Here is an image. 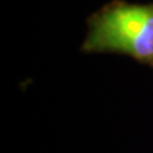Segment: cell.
I'll use <instances>...</instances> for the list:
<instances>
[{
    "mask_svg": "<svg viewBox=\"0 0 153 153\" xmlns=\"http://www.w3.org/2000/svg\"><path fill=\"white\" fill-rule=\"evenodd\" d=\"M151 65H152V66H153V59H152V64H151Z\"/></svg>",
    "mask_w": 153,
    "mask_h": 153,
    "instance_id": "7a4b0ae2",
    "label": "cell"
},
{
    "mask_svg": "<svg viewBox=\"0 0 153 153\" xmlns=\"http://www.w3.org/2000/svg\"><path fill=\"white\" fill-rule=\"evenodd\" d=\"M80 50L85 54H120L142 64L153 59V3L115 0L88 19Z\"/></svg>",
    "mask_w": 153,
    "mask_h": 153,
    "instance_id": "6da1fadb",
    "label": "cell"
}]
</instances>
